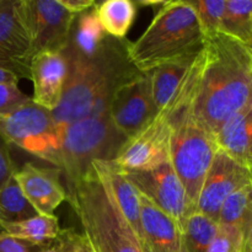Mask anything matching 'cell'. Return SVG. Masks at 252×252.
<instances>
[{"mask_svg": "<svg viewBox=\"0 0 252 252\" xmlns=\"http://www.w3.org/2000/svg\"><path fill=\"white\" fill-rule=\"evenodd\" d=\"M218 223L219 225L234 226L246 238L252 226V181L225 199L219 212Z\"/></svg>", "mask_w": 252, "mask_h": 252, "instance_id": "cell-23", "label": "cell"}, {"mask_svg": "<svg viewBox=\"0 0 252 252\" xmlns=\"http://www.w3.org/2000/svg\"><path fill=\"white\" fill-rule=\"evenodd\" d=\"M157 113L150 73H142L121 85L112 96L108 107L111 121L127 139L138 134Z\"/></svg>", "mask_w": 252, "mask_h": 252, "instance_id": "cell-11", "label": "cell"}, {"mask_svg": "<svg viewBox=\"0 0 252 252\" xmlns=\"http://www.w3.org/2000/svg\"><path fill=\"white\" fill-rule=\"evenodd\" d=\"M204 36L189 0L166 1L158 9L148 29L130 42L129 57L135 68L149 73L169 62L196 58Z\"/></svg>", "mask_w": 252, "mask_h": 252, "instance_id": "cell-4", "label": "cell"}, {"mask_svg": "<svg viewBox=\"0 0 252 252\" xmlns=\"http://www.w3.org/2000/svg\"><path fill=\"white\" fill-rule=\"evenodd\" d=\"M4 233L37 245H53L61 233L59 220L56 216H38L16 223L0 224Z\"/></svg>", "mask_w": 252, "mask_h": 252, "instance_id": "cell-21", "label": "cell"}, {"mask_svg": "<svg viewBox=\"0 0 252 252\" xmlns=\"http://www.w3.org/2000/svg\"><path fill=\"white\" fill-rule=\"evenodd\" d=\"M33 57L22 0H0V66L30 79Z\"/></svg>", "mask_w": 252, "mask_h": 252, "instance_id": "cell-12", "label": "cell"}, {"mask_svg": "<svg viewBox=\"0 0 252 252\" xmlns=\"http://www.w3.org/2000/svg\"><path fill=\"white\" fill-rule=\"evenodd\" d=\"M57 252H94L84 234L75 229H61V233L54 241Z\"/></svg>", "mask_w": 252, "mask_h": 252, "instance_id": "cell-29", "label": "cell"}, {"mask_svg": "<svg viewBox=\"0 0 252 252\" xmlns=\"http://www.w3.org/2000/svg\"><path fill=\"white\" fill-rule=\"evenodd\" d=\"M32 96L22 93L19 84H0V113H7L30 102Z\"/></svg>", "mask_w": 252, "mask_h": 252, "instance_id": "cell-30", "label": "cell"}, {"mask_svg": "<svg viewBox=\"0 0 252 252\" xmlns=\"http://www.w3.org/2000/svg\"><path fill=\"white\" fill-rule=\"evenodd\" d=\"M57 167H43L26 162L15 172V179L31 206L42 216H54L56 209L66 201L65 185Z\"/></svg>", "mask_w": 252, "mask_h": 252, "instance_id": "cell-14", "label": "cell"}, {"mask_svg": "<svg viewBox=\"0 0 252 252\" xmlns=\"http://www.w3.org/2000/svg\"><path fill=\"white\" fill-rule=\"evenodd\" d=\"M52 245H37L0 231V252H41Z\"/></svg>", "mask_w": 252, "mask_h": 252, "instance_id": "cell-31", "label": "cell"}, {"mask_svg": "<svg viewBox=\"0 0 252 252\" xmlns=\"http://www.w3.org/2000/svg\"><path fill=\"white\" fill-rule=\"evenodd\" d=\"M91 164L107 184L118 208L122 212L123 217L128 221L135 235L138 236L139 241L144 240L142 221H140L139 192L123 176V174L113 164V161H100L98 160V161H94Z\"/></svg>", "mask_w": 252, "mask_h": 252, "instance_id": "cell-18", "label": "cell"}, {"mask_svg": "<svg viewBox=\"0 0 252 252\" xmlns=\"http://www.w3.org/2000/svg\"><path fill=\"white\" fill-rule=\"evenodd\" d=\"M189 1L196 12L204 38L219 33L221 30L224 10H225V0H213V1L189 0Z\"/></svg>", "mask_w": 252, "mask_h": 252, "instance_id": "cell-27", "label": "cell"}, {"mask_svg": "<svg viewBox=\"0 0 252 252\" xmlns=\"http://www.w3.org/2000/svg\"><path fill=\"white\" fill-rule=\"evenodd\" d=\"M94 10L105 33L116 38H126L137 16V4L132 0H106Z\"/></svg>", "mask_w": 252, "mask_h": 252, "instance_id": "cell-20", "label": "cell"}, {"mask_svg": "<svg viewBox=\"0 0 252 252\" xmlns=\"http://www.w3.org/2000/svg\"><path fill=\"white\" fill-rule=\"evenodd\" d=\"M38 216L25 197L15 175L0 187V224L16 223Z\"/></svg>", "mask_w": 252, "mask_h": 252, "instance_id": "cell-25", "label": "cell"}, {"mask_svg": "<svg viewBox=\"0 0 252 252\" xmlns=\"http://www.w3.org/2000/svg\"><path fill=\"white\" fill-rule=\"evenodd\" d=\"M144 240L155 252H187L184 234L166 213L139 193Z\"/></svg>", "mask_w": 252, "mask_h": 252, "instance_id": "cell-16", "label": "cell"}, {"mask_svg": "<svg viewBox=\"0 0 252 252\" xmlns=\"http://www.w3.org/2000/svg\"><path fill=\"white\" fill-rule=\"evenodd\" d=\"M220 32L252 48V0H225Z\"/></svg>", "mask_w": 252, "mask_h": 252, "instance_id": "cell-24", "label": "cell"}, {"mask_svg": "<svg viewBox=\"0 0 252 252\" xmlns=\"http://www.w3.org/2000/svg\"><path fill=\"white\" fill-rule=\"evenodd\" d=\"M214 140L219 150L252 170V101L219 128Z\"/></svg>", "mask_w": 252, "mask_h": 252, "instance_id": "cell-17", "label": "cell"}, {"mask_svg": "<svg viewBox=\"0 0 252 252\" xmlns=\"http://www.w3.org/2000/svg\"><path fill=\"white\" fill-rule=\"evenodd\" d=\"M127 138L115 127L110 115L89 117L66 126L53 166L70 182L83 175L94 161H112Z\"/></svg>", "mask_w": 252, "mask_h": 252, "instance_id": "cell-6", "label": "cell"}, {"mask_svg": "<svg viewBox=\"0 0 252 252\" xmlns=\"http://www.w3.org/2000/svg\"><path fill=\"white\" fill-rule=\"evenodd\" d=\"M0 231H1V229H0Z\"/></svg>", "mask_w": 252, "mask_h": 252, "instance_id": "cell-38", "label": "cell"}, {"mask_svg": "<svg viewBox=\"0 0 252 252\" xmlns=\"http://www.w3.org/2000/svg\"><path fill=\"white\" fill-rule=\"evenodd\" d=\"M130 42L106 34L100 47L90 56L63 49L68 74L63 96L52 112L57 128L89 117L108 113L112 96L123 84L142 74L129 57Z\"/></svg>", "mask_w": 252, "mask_h": 252, "instance_id": "cell-1", "label": "cell"}, {"mask_svg": "<svg viewBox=\"0 0 252 252\" xmlns=\"http://www.w3.org/2000/svg\"><path fill=\"white\" fill-rule=\"evenodd\" d=\"M66 74L68 65L61 52L43 51L34 54L30 64V80L33 85L32 101L53 112L61 103Z\"/></svg>", "mask_w": 252, "mask_h": 252, "instance_id": "cell-15", "label": "cell"}, {"mask_svg": "<svg viewBox=\"0 0 252 252\" xmlns=\"http://www.w3.org/2000/svg\"><path fill=\"white\" fill-rule=\"evenodd\" d=\"M41 252H57V251H56V248H54V244H53V245H52L51 248L46 249V250H43V251H41Z\"/></svg>", "mask_w": 252, "mask_h": 252, "instance_id": "cell-37", "label": "cell"}, {"mask_svg": "<svg viewBox=\"0 0 252 252\" xmlns=\"http://www.w3.org/2000/svg\"><path fill=\"white\" fill-rule=\"evenodd\" d=\"M251 172H252V170H251Z\"/></svg>", "mask_w": 252, "mask_h": 252, "instance_id": "cell-40", "label": "cell"}, {"mask_svg": "<svg viewBox=\"0 0 252 252\" xmlns=\"http://www.w3.org/2000/svg\"><path fill=\"white\" fill-rule=\"evenodd\" d=\"M218 230V221L198 211L192 212L182 230L187 252H207Z\"/></svg>", "mask_w": 252, "mask_h": 252, "instance_id": "cell-26", "label": "cell"}, {"mask_svg": "<svg viewBox=\"0 0 252 252\" xmlns=\"http://www.w3.org/2000/svg\"><path fill=\"white\" fill-rule=\"evenodd\" d=\"M59 2L74 15H80L89 11L97 4L94 0H59Z\"/></svg>", "mask_w": 252, "mask_h": 252, "instance_id": "cell-33", "label": "cell"}, {"mask_svg": "<svg viewBox=\"0 0 252 252\" xmlns=\"http://www.w3.org/2000/svg\"><path fill=\"white\" fill-rule=\"evenodd\" d=\"M252 101V48L219 32L204 38L191 113L212 135Z\"/></svg>", "mask_w": 252, "mask_h": 252, "instance_id": "cell-2", "label": "cell"}, {"mask_svg": "<svg viewBox=\"0 0 252 252\" xmlns=\"http://www.w3.org/2000/svg\"><path fill=\"white\" fill-rule=\"evenodd\" d=\"M105 36L106 33L97 20L95 10L91 9L83 14L76 15L69 34L68 43L63 49L81 56H90L95 53L96 49L100 47Z\"/></svg>", "mask_w": 252, "mask_h": 252, "instance_id": "cell-22", "label": "cell"}, {"mask_svg": "<svg viewBox=\"0 0 252 252\" xmlns=\"http://www.w3.org/2000/svg\"><path fill=\"white\" fill-rule=\"evenodd\" d=\"M194 59L196 58L169 62L149 71L153 101L157 111L165 107L179 90Z\"/></svg>", "mask_w": 252, "mask_h": 252, "instance_id": "cell-19", "label": "cell"}, {"mask_svg": "<svg viewBox=\"0 0 252 252\" xmlns=\"http://www.w3.org/2000/svg\"><path fill=\"white\" fill-rule=\"evenodd\" d=\"M251 181L250 169L240 165L218 149L202 186L196 211L218 221L219 212L225 199Z\"/></svg>", "mask_w": 252, "mask_h": 252, "instance_id": "cell-13", "label": "cell"}, {"mask_svg": "<svg viewBox=\"0 0 252 252\" xmlns=\"http://www.w3.org/2000/svg\"><path fill=\"white\" fill-rule=\"evenodd\" d=\"M0 134L10 145L53 165L62 142L52 112L33 101L7 113H0Z\"/></svg>", "mask_w": 252, "mask_h": 252, "instance_id": "cell-8", "label": "cell"}, {"mask_svg": "<svg viewBox=\"0 0 252 252\" xmlns=\"http://www.w3.org/2000/svg\"><path fill=\"white\" fill-rule=\"evenodd\" d=\"M250 252H252V250H251V251H250Z\"/></svg>", "mask_w": 252, "mask_h": 252, "instance_id": "cell-39", "label": "cell"}, {"mask_svg": "<svg viewBox=\"0 0 252 252\" xmlns=\"http://www.w3.org/2000/svg\"><path fill=\"white\" fill-rule=\"evenodd\" d=\"M65 189L66 202L94 252H142L139 239L93 164L83 175L66 182Z\"/></svg>", "mask_w": 252, "mask_h": 252, "instance_id": "cell-3", "label": "cell"}, {"mask_svg": "<svg viewBox=\"0 0 252 252\" xmlns=\"http://www.w3.org/2000/svg\"><path fill=\"white\" fill-rule=\"evenodd\" d=\"M252 250V226L249 231V234L246 235L245 240H244L243 245V252H250Z\"/></svg>", "mask_w": 252, "mask_h": 252, "instance_id": "cell-35", "label": "cell"}, {"mask_svg": "<svg viewBox=\"0 0 252 252\" xmlns=\"http://www.w3.org/2000/svg\"><path fill=\"white\" fill-rule=\"evenodd\" d=\"M140 249H142V252H155L149 245H148L145 240L140 241Z\"/></svg>", "mask_w": 252, "mask_h": 252, "instance_id": "cell-36", "label": "cell"}, {"mask_svg": "<svg viewBox=\"0 0 252 252\" xmlns=\"http://www.w3.org/2000/svg\"><path fill=\"white\" fill-rule=\"evenodd\" d=\"M10 147L11 145L0 134V187L6 184L17 171Z\"/></svg>", "mask_w": 252, "mask_h": 252, "instance_id": "cell-32", "label": "cell"}, {"mask_svg": "<svg viewBox=\"0 0 252 252\" xmlns=\"http://www.w3.org/2000/svg\"><path fill=\"white\" fill-rule=\"evenodd\" d=\"M20 80L21 78L15 71L0 66V84H19Z\"/></svg>", "mask_w": 252, "mask_h": 252, "instance_id": "cell-34", "label": "cell"}, {"mask_svg": "<svg viewBox=\"0 0 252 252\" xmlns=\"http://www.w3.org/2000/svg\"><path fill=\"white\" fill-rule=\"evenodd\" d=\"M191 106L180 110L172 118L170 164L184 186L189 204L196 211L202 186L218 147L213 135L196 122Z\"/></svg>", "mask_w": 252, "mask_h": 252, "instance_id": "cell-7", "label": "cell"}, {"mask_svg": "<svg viewBox=\"0 0 252 252\" xmlns=\"http://www.w3.org/2000/svg\"><path fill=\"white\" fill-rule=\"evenodd\" d=\"M199 71V56L192 63L179 90L165 107L158 111L152 121L134 137L127 139L120 153L112 160L121 170L142 171L152 170L170 161V135L172 117L185 106L192 102Z\"/></svg>", "mask_w": 252, "mask_h": 252, "instance_id": "cell-5", "label": "cell"}, {"mask_svg": "<svg viewBox=\"0 0 252 252\" xmlns=\"http://www.w3.org/2000/svg\"><path fill=\"white\" fill-rule=\"evenodd\" d=\"M244 235L234 226L219 225V230L207 252H243Z\"/></svg>", "mask_w": 252, "mask_h": 252, "instance_id": "cell-28", "label": "cell"}, {"mask_svg": "<svg viewBox=\"0 0 252 252\" xmlns=\"http://www.w3.org/2000/svg\"><path fill=\"white\" fill-rule=\"evenodd\" d=\"M118 170L139 193L152 201L184 230L187 218L194 209L170 161L152 170Z\"/></svg>", "mask_w": 252, "mask_h": 252, "instance_id": "cell-9", "label": "cell"}, {"mask_svg": "<svg viewBox=\"0 0 252 252\" xmlns=\"http://www.w3.org/2000/svg\"><path fill=\"white\" fill-rule=\"evenodd\" d=\"M22 6L33 56L43 51H63L76 15L59 0H22Z\"/></svg>", "mask_w": 252, "mask_h": 252, "instance_id": "cell-10", "label": "cell"}]
</instances>
